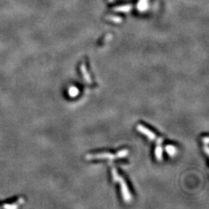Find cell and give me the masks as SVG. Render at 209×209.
<instances>
[{
	"label": "cell",
	"mask_w": 209,
	"mask_h": 209,
	"mask_svg": "<svg viewBox=\"0 0 209 209\" xmlns=\"http://www.w3.org/2000/svg\"><path fill=\"white\" fill-rule=\"evenodd\" d=\"M68 94H69V95L71 96V97L75 98V97H76V96L79 94L78 88L75 86L71 87V88H69V90H68Z\"/></svg>",
	"instance_id": "52a82bcc"
},
{
	"label": "cell",
	"mask_w": 209,
	"mask_h": 209,
	"mask_svg": "<svg viewBox=\"0 0 209 209\" xmlns=\"http://www.w3.org/2000/svg\"><path fill=\"white\" fill-rule=\"evenodd\" d=\"M80 70H81V72L83 75V78H84V81H86L88 84H92V78H91L90 75L88 73V69H87L86 63L84 61H83L81 63V66H80Z\"/></svg>",
	"instance_id": "277c9868"
},
{
	"label": "cell",
	"mask_w": 209,
	"mask_h": 209,
	"mask_svg": "<svg viewBox=\"0 0 209 209\" xmlns=\"http://www.w3.org/2000/svg\"><path fill=\"white\" fill-rule=\"evenodd\" d=\"M108 1H109V2H112L113 0H108Z\"/></svg>",
	"instance_id": "30bf717a"
},
{
	"label": "cell",
	"mask_w": 209,
	"mask_h": 209,
	"mask_svg": "<svg viewBox=\"0 0 209 209\" xmlns=\"http://www.w3.org/2000/svg\"><path fill=\"white\" fill-rule=\"evenodd\" d=\"M155 157L158 161H161L163 160V149L160 144H158L155 150Z\"/></svg>",
	"instance_id": "5b68a950"
},
{
	"label": "cell",
	"mask_w": 209,
	"mask_h": 209,
	"mask_svg": "<svg viewBox=\"0 0 209 209\" xmlns=\"http://www.w3.org/2000/svg\"><path fill=\"white\" fill-rule=\"evenodd\" d=\"M148 1L147 0H139L138 8L140 10H143L147 7Z\"/></svg>",
	"instance_id": "ba28073f"
},
{
	"label": "cell",
	"mask_w": 209,
	"mask_h": 209,
	"mask_svg": "<svg viewBox=\"0 0 209 209\" xmlns=\"http://www.w3.org/2000/svg\"><path fill=\"white\" fill-rule=\"evenodd\" d=\"M129 153L128 149H123L119 150L118 153L113 154L108 152L104 153H98V154H89L85 157L88 160H113L115 159L126 157Z\"/></svg>",
	"instance_id": "6da1fadb"
},
{
	"label": "cell",
	"mask_w": 209,
	"mask_h": 209,
	"mask_svg": "<svg viewBox=\"0 0 209 209\" xmlns=\"http://www.w3.org/2000/svg\"><path fill=\"white\" fill-rule=\"evenodd\" d=\"M202 140H203L204 143L205 144V145H208V136H205V137H203V138H202Z\"/></svg>",
	"instance_id": "9c48e42d"
},
{
	"label": "cell",
	"mask_w": 209,
	"mask_h": 209,
	"mask_svg": "<svg viewBox=\"0 0 209 209\" xmlns=\"http://www.w3.org/2000/svg\"><path fill=\"white\" fill-rule=\"evenodd\" d=\"M112 178L115 182H119L120 184V187H121V192L122 195H123V200L126 202H130L132 201V194H131L129 189L128 186H127L126 182L125 180L119 174L117 170L113 167L112 169Z\"/></svg>",
	"instance_id": "7a4b0ae2"
},
{
	"label": "cell",
	"mask_w": 209,
	"mask_h": 209,
	"mask_svg": "<svg viewBox=\"0 0 209 209\" xmlns=\"http://www.w3.org/2000/svg\"><path fill=\"white\" fill-rule=\"evenodd\" d=\"M136 129H137L140 132H141V133H143V135H145V136H146L148 139H150V140H158V139H159L157 137V136H156V134L154 132H152V131L150 130V129L146 128V127L141 125V124L137 125V126H136Z\"/></svg>",
	"instance_id": "3957f363"
},
{
	"label": "cell",
	"mask_w": 209,
	"mask_h": 209,
	"mask_svg": "<svg viewBox=\"0 0 209 209\" xmlns=\"http://www.w3.org/2000/svg\"><path fill=\"white\" fill-rule=\"evenodd\" d=\"M166 151L167 152V154L171 157H174L177 154V148L174 146H172V145H167L166 146Z\"/></svg>",
	"instance_id": "8992f818"
}]
</instances>
